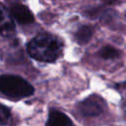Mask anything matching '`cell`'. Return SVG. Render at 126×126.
I'll return each instance as SVG.
<instances>
[{
	"label": "cell",
	"instance_id": "obj_5",
	"mask_svg": "<svg viewBox=\"0 0 126 126\" xmlns=\"http://www.w3.org/2000/svg\"><path fill=\"white\" fill-rule=\"evenodd\" d=\"M12 17L21 25H28L32 24L34 20L33 15L30 11V9L22 4H16L11 9Z\"/></svg>",
	"mask_w": 126,
	"mask_h": 126
},
{
	"label": "cell",
	"instance_id": "obj_9",
	"mask_svg": "<svg viewBox=\"0 0 126 126\" xmlns=\"http://www.w3.org/2000/svg\"><path fill=\"white\" fill-rule=\"evenodd\" d=\"M11 117V111L8 107L0 103V123L7 124Z\"/></svg>",
	"mask_w": 126,
	"mask_h": 126
},
{
	"label": "cell",
	"instance_id": "obj_2",
	"mask_svg": "<svg viewBox=\"0 0 126 126\" xmlns=\"http://www.w3.org/2000/svg\"><path fill=\"white\" fill-rule=\"evenodd\" d=\"M33 87L20 76H0V93L12 99H20L30 96L33 94Z\"/></svg>",
	"mask_w": 126,
	"mask_h": 126
},
{
	"label": "cell",
	"instance_id": "obj_3",
	"mask_svg": "<svg viewBox=\"0 0 126 126\" xmlns=\"http://www.w3.org/2000/svg\"><path fill=\"white\" fill-rule=\"evenodd\" d=\"M104 108H105L104 100L100 96L95 94L89 96L87 99L83 100L78 104L79 112L82 115L88 116V117L99 115L100 113H102Z\"/></svg>",
	"mask_w": 126,
	"mask_h": 126
},
{
	"label": "cell",
	"instance_id": "obj_8",
	"mask_svg": "<svg viewBox=\"0 0 126 126\" xmlns=\"http://www.w3.org/2000/svg\"><path fill=\"white\" fill-rule=\"evenodd\" d=\"M119 54H120L119 50L108 45L102 47L98 52V55L103 59H115L119 56Z\"/></svg>",
	"mask_w": 126,
	"mask_h": 126
},
{
	"label": "cell",
	"instance_id": "obj_4",
	"mask_svg": "<svg viewBox=\"0 0 126 126\" xmlns=\"http://www.w3.org/2000/svg\"><path fill=\"white\" fill-rule=\"evenodd\" d=\"M15 32L14 20L8 9L0 3V35H11Z\"/></svg>",
	"mask_w": 126,
	"mask_h": 126
},
{
	"label": "cell",
	"instance_id": "obj_6",
	"mask_svg": "<svg viewBox=\"0 0 126 126\" xmlns=\"http://www.w3.org/2000/svg\"><path fill=\"white\" fill-rule=\"evenodd\" d=\"M46 126H75L73 121L63 112L51 110L49 112Z\"/></svg>",
	"mask_w": 126,
	"mask_h": 126
},
{
	"label": "cell",
	"instance_id": "obj_7",
	"mask_svg": "<svg viewBox=\"0 0 126 126\" xmlns=\"http://www.w3.org/2000/svg\"><path fill=\"white\" fill-rule=\"evenodd\" d=\"M94 33V30L89 27V26H84L82 28H80L78 30V32H76V39L79 43L83 44L86 43L90 40V38L92 37Z\"/></svg>",
	"mask_w": 126,
	"mask_h": 126
},
{
	"label": "cell",
	"instance_id": "obj_1",
	"mask_svg": "<svg viewBox=\"0 0 126 126\" xmlns=\"http://www.w3.org/2000/svg\"><path fill=\"white\" fill-rule=\"evenodd\" d=\"M28 53L33 59L42 62H53L62 53V41L50 33H40L28 44Z\"/></svg>",
	"mask_w": 126,
	"mask_h": 126
},
{
	"label": "cell",
	"instance_id": "obj_10",
	"mask_svg": "<svg viewBox=\"0 0 126 126\" xmlns=\"http://www.w3.org/2000/svg\"><path fill=\"white\" fill-rule=\"evenodd\" d=\"M105 1H106L107 3H110V4H111V3H115V2H117V1H119V0H105Z\"/></svg>",
	"mask_w": 126,
	"mask_h": 126
}]
</instances>
